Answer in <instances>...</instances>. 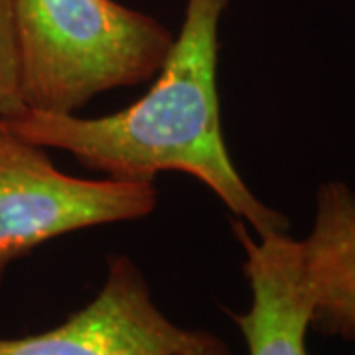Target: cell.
Here are the masks:
<instances>
[{
    "label": "cell",
    "instance_id": "6da1fadb",
    "mask_svg": "<svg viewBox=\"0 0 355 355\" xmlns=\"http://www.w3.org/2000/svg\"><path fill=\"white\" fill-rule=\"evenodd\" d=\"M225 8L227 0H188L182 30L153 87L127 109L97 119L26 109L6 123L105 178L154 182L160 172H184L214 191L257 237L286 233L291 221L245 184L223 139L217 55Z\"/></svg>",
    "mask_w": 355,
    "mask_h": 355
},
{
    "label": "cell",
    "instance_id": "7a4b0ae2",
    "mask_svg": "<svg viewBox=\"0 0 355 355\" xmlns=\"http://www.w3.org/2000/svg\"><path fill=\"white\" fill-rule=\"evenodd\" d=\"M26 109L76 114L150 81L174 46L154 16L116 0H10Z\"/></svg>",
    "mask_w": 355,
    "mask_h": 355
},
{
    "label": "cell",
    "instance_id": "3957f363",
    "mask_svg": "<svg viewBox=\"0 0 355 355\" xmlns=\"http://www.w3.org/2000/svg\"><path fill=\"white\" fill-rule=\"evenodd\" d=\"M156 203L154 182L65 174L44 146L0 121V282L40 245L81 229L137 221Z\"/></svg>",
    "mask_w": 355,
    "mask_h": 355
},
{
    "label": "cell",
    "instance_id": "277c9868",
    "mask_svg": "<svg viewBox=\"0 0 355 355\" xmlns=\"http://www.w3.org/2000/svg\"><path fill=\"white\" fill-rule=\"evenodd\" d=\"M0 355H231V347L214 331L172 322L139 265L109 254L105 282L89 304L51 330L0 338Z\"/></svg>",
    "mask_w": 355,
    "mask_h": 355
},
{
    "label": "cell",
    "instance_id": "5b68a950",
    "mask_svg": "<svg viewBox=\"0 0 355 355\" xmlns=\"http://www.w3.org/2000/svg\"><path fill=\"white\" fill-rule=\"evenodd\" d=\"M231 229L245 251L243 272L251 306L229 316L243 334L249 355H310L306 336L312 300L302 277L300 241L288 231L254 239L241 219H235Z\"/></svg>",
    "mask_w": 355,
    "mask_h": 355
},
{
    "label": "cell",
    "instance_id": "8992f818",
    "mask_svg": "<svg viewBox=\"0 0 355 355\" xmlns=\"http://www.w3.org/2000/svg\"><path fill=\"white\" fill-rule=\"evenodd\" d=\"M300 249L310 328L355 343V191L343 182L318 188L314 225Z\"/></svg>",
    "mask_w": 355,
    "mask_h": 355
},
{
    "label": "cell",
    "instance_id": "52a82bcc",
    "mask_svg": "<svg viewBox=\"0 0 355 355\" xmlns=\"http://www.w3.org/2000/svg\"><path fill=\"white\" fill-rule=\"evenodd\" d=\"M26 111L10 0H0V121Z\"/></svg>",
    "mask_w": 355,
    "mask_h": 355
}]
</instances>
